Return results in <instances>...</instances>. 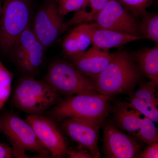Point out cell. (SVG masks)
I'll list each match as a JSON object with an SVG mask.
<instances>
[{
    "instance_id": "cell-10",
    "label": "cell",
    "mask_w": 158,
    "mask_h": 158,
    "mask_svg": "<svg viewBox=\"0 0 158 158\" xmlns=\"http://www.w3.org/2000/svg\"><path fill=\"white\" fill-rule=\"evenodd\" d=\"M91 23L101 28L143 37L140 34L139 24L135 16L125 9L118 0H109L104 8Z\"/></svg>"
},
{
    "instance_id": "cell-25",
    "label": "cell",
    "mask_w": 158,
    "mask_h": 158,
    "mask_svg": "<svg viewBox=\"0 0 158 158\" xmlns=\"http://www.w3.org/2000/svg\"><path fill=\"white\" fill-rule=\"evenodd\" d=\"M141 158H158V143L154 142L148 145L139 156Z\"/></svg>"
},
{
    "instance_id": "cell-22",
    "label": "cell",
    "mask_w": 158,
    "mask_h": 158,
    "mask_svg": "<svg viewBox=\"0 0 158 158\" xmlns=\"http://www.w3.org/2000/svg\"><path fill=\"white\" fill-rule=\"evenodd\" d=\"M130 13L135 17L141 15L152 4L153 0H118Z\"/></svg>"
},
{
    "instance_id": "cell-18",
    "label": "cell",
    "mask_w": 158,
    "mask_h": 158,
    "mask_svg": "<svg viewBox=\"0 0 158 158\" xmlns=\"http://www.w3.org/2000/svg\"><path fill=\"white\" fill-rule=\"evenodd\" d=\"M109 0H87L80 10L76 11L73 17L67 23L69 26L93 22L104 8Z\"/></svg>"
},
{
    "instance_id": "cell-28",
    "label": "cell",
    "mask_w": 158,
    "mask_h": 158,
    "mask_svg": "<svg viewBox=\"0 0 158 158\" xmlns=\"http://www.w3.org/2000/svg\"><path fill=\"white\" fill-rule=\"evenodd\" d=\"M2 0H0V18H1V14H2Z\"/></svg>"
},
{
    "instance_id": "cell-7",
    "label": "cell",
    "mask_w": 158,
    "mask_h": 158,
    "mask_svg": "<svg viewBox=\"0 0 158 158\" xmlns=\"http://www.w3.org/2000/svg\"><path fill=\"white\" fill-rule=\"evenodd\" d=\"M59 13L56 0H51L37 11L32 30L46 49L69 28Z\"/></svg>"
},
{
    "instance_id": "cell-14",
    "label": "cell",
    "mask_w": 158,
    "mask_h": 158,
    "mask_svg": "<svg viewBox=\"0 0 158 158\" xmlns=\"http://www.w3.org/2000/svg\"><path fill=\"white\" fill-rule=\"evenodd\" d=\"M115 53L92 46L84 54L71 59L73 64L90 79L96 76L110 64Z\"/></svg>"
},
{
    "instance_id": "cell-3",
    "label": "cell",
    "mask_w": 158,
    "mask_h": 158,
    "mask_svg": "<svg viewBox=\"0 0 158 158\" xmlns=\"http://www.w3.org/2000/svg\"><path fill=\"white\" fill-rule=\"evenodd\" d=\"M59 96L45 81L25 77L16 85L12 102L15 108L29 115H42L57 102Z\"/></svg>"
},
{
    "instance_id": "cell-12",
    "label": "cell",
    "mask_w": 158,
    "mask_h": 158,
    "mask_svg": "<svg viewBox=\"0 0 158 158\" xmlns=\"http://www.w3.org/2000/svg\"><path fill=\"white\" fill-rule=\"evenodd\" d=\"M62 120V129L73 140L88 150L94 157H100L98 144L99 125L75 117Z\"/></svg>"
},
{
    "instance_id": "cell-19",
    "label": "cell",
    "mask_w": 158,
    "mask_h": 158,
    "mask_svg": "<svg viewBox=\"0 0 158 158\" xmlns=\"http://www.w3.org/2000/svg\"><path fill=\"white\" fill-rule=\"evenodd\" d=\"M139 31L142 37L158 44V15L157 13L145 11L141 15Z\"/></svg>"
},
{
    "instance_id": "cell-6",
    "label": "cell",
    "mask_w": 158,
    "mask_h": 158,
    "mask_svg": "<svg viewBox=\"0 0 158 158\" xmlns=\"http://www.w3.org/2000/svg\"><path fill=\"white\" fill-rule=\"evenodd\" d=\"M45 81L59 94L67 97L99 93L91 79L65 61L53 62L46 75Z\"/></svg>"
},
{
    "instance_id": "cell-24",
    "label": "cell",
    "mask_w": 158,
    "mask_h": 158,
    "mask_svg": "<svg viewBox=\"0 0 158 158\" xmlns=\"http://www.w3.org/2000/svg\"><path fill=\"white\" fill-rule=\"evenodd\" d=\"M59 13L63 16L81 9L87 0H56Z\"/></svg>"
},
{
    "instance_id": "cell-15",
    "label": "cell",
    "mask_w": 158,
    "mask_h": 158,
    "mask_svg": "<svg viewBox=\"0 0 158 158\" xmlns=\"http://www.w3.org/2000/svg\"><path fill=\"white\" fill-rule=\"evenodd\" d=\"M87 31L91 39L92 46L103 49L121 48L128 43L144 38L101 28L94 26L92 23H88Z\"/></svg>"
},
{
    "instance_id": "cell-5",
    "label": "cell",
    "mask_w": 158,
    "mask_h": 158,
    "mask_svg": "<svg viewBox=\"0 0 158 158\" xmlns=\"http://www.w3.org/2000/svg\"><path fill=\"white\" fill-rule=\"evenodd\" d=\"M30 0H4L0 18V49L10 53L21 34L31 27Z\"/></svg>"
},
{
    "instance_id": "cell-23",
    "label": "cell",
    "mask_w": 158,
    "mask_h": 158,
    "mask_svg": "<svg viewBox=\"0 0 158 158\" xmlns=\"http://www.w3.org/2000/svg\"><path fill=\"white\" fill-rule=\"evenodd\" d=\"M131 106L143 113L154 123L158 122V110L138 98L132 96L128 102Z\"/></svg>"
},
{
    "instance_id": "cell-4",
    "label": "cell",
    "mask_w": 158,
    "mask_h": 158,
    "mask_svg": "<svg viewBox=\"0 0 158 158\" xmlns=\"http://www.w3.org/2000/svg\"><path fill=\"white\" fill-rule=\"evenodd\" d=\"M0 128L11 144L13 157L30 158L26 152L37 153L40 158L51 156L31 125L15 113L6 112L0 115Z\"/></svg>"
},
{
    "instance_id": "cell-16",
    "label": "cell",
    "mask_w": 158,
    "mask_h": 158,
    "mask_svg": "<svg viewBox=\"0 0 158 158\" xmlns=\"http://www.w3.org/2000/svg\"><path fill=\"white\" fill-rule=\"evenodd\" d=\"M87 27L88 23L79 24L63 40L62 44L63 52L71 59L84 54L91 44Z\"/></svg>"
},
{
    "instance_id": "cell-9",
    "label": "cell",
    "mask_w": 158,
    "mask_h": 158,
    "mask_svg": "<svg viewBox=\"0 0 158 158\" xmlns=\"http://www.w3.org/2000/svg\"><path fill=\"white\" fill-rule=\"evenodd\" d=\"M45 50L31 27L21 34L10 53L21 70L33 73L42 65Z\"/></svg>"
},
{
    "instance_id": "cell-2",
    "label": "cell",
    "mask_w": 158,
    "mask_h": 158,
    "mask_svg": "<svg viewBox=\"0 0 158 158\" xmlns=\"http://www.w3.org/2000/svg\"><path fill=\"white\" fill-rule=\"evenodd\" d=\"M110 100V97L99 93L77 94L68 97L49 109L48 115L57 120L77 117L100 125L107 115Z\"/></svg>"
},
{
    "instance_id": "cell-27",
    "label": "cell",
    "mask_w": 158,
    "mask_h": 158,
    "mask_svg": "<svg viewBox=\"0 0 158 158\" xmlns=\"http://www.w3.org/2000/svg\"><path fill=\"white\" fill-rule=\"evenodd\" d=\"M13 157V152L11 147L0 143V158H10Z\"/></svg>"
},
{
    "instance_id": "cell-21",
    "label": "cell",
    "mask_w": 158,
    "mask_h": 158,
    "mask_svg": "<svg viewBox=\"0 0 158 158\" xmlns=\"http://www.w3.org/2000/svg\"><path fill=\"white\" fill-rule=\"evenodd\" d=\"M13 74L4 66L0 60V110L9 98Z\"/></svg>"
},
{
    "instance_id": "cell-8",
    "label": "cell",
    "mask_w": 158,
    "mask_h": 158,
    "mask_svg": "<svg viewBox=\"0 0 158 158\" xmlns=\"http://www.w3.org/2000/svg\"><path fill=\"white\" fill-rule=\"evenodd\" d=\"M115 119L120 129L148 145L158 142V129L154 122L128 102L119 105Z\"/></svg>"
},
{
    "instance_id": "cell-20",
    "label": "cell",
    "mask_w": 158,
    "mask_h": 158,
    "mask_svg": "<svg viewBox=\"0 0 158 158\" xmlns=\"http://www.w3.org/2000/svg\"><path fill=\"white\" fill-rule=\"evenodd\" d=\"M158 86L152 81L143 83L133 96L138 98L151 106L158 109Z\"/></svg>"
},
{
    "instance_id": "cell-26",
    "label": "cell",
    "mask_w": 158,
    "mask_h": 158,
    "mask_svg": "<svg viewBox=\"0 0 158 158\" xmlns=\"http://www.w3.org/2000/svg\"><path fill=\"white\" fill-rule=\"evenodd\" d=\"M67 156L69 158H93V156L90 153L83 151L68 150Z\"/></svg>"
},
{
    "instance_id": "cell-11",
    "label": "cell",
    "mask_w": 158,
    "mask_h": 158,
    "mask_svg": "<svg viewBox=\"0 0 158 158\" xmlns=\"http://www.w3.org/2000/svg\"><path fill=\"white\" fill-rule=\"evenodd\" d=\"M26 121L31 125L40 141L54 158L67 156V144L54 119L42 115H29Z\"/></svg>"
},
{
    "instance_id": "cell-1",
    "label": "cell",
    "mask_w": 158,
    "mask_h": 158,
    "mask_svg": "<svg viewBox=\"0 0 158 158\" xmlns=\"http://www.w3.org/2000/svg\"><path fill=\"white\" fill-rule=\"evenodd\" d=\"M140 76V71L131 56L119 52L115 53L104 70L91 80L99 93L110 97L130 90Z\"/></svg>"
},
{
    "instance_id": "cell-13",
    "label": "cell",
    "mask_w": 158,
    "mask_h": 158,
    "mask_svg": "<svg viewBox=\"0 0 158 158\" xmlns=\"http://www.w3.org/2000/svg\"><path fill=\"white\" fill-rule=\"evenodd\" d=\"M104 146L108 158L137 157L141 145L132 137L108 124L103 129Z\"/></svg>"
},
{
    "instance_id": "cell-17",
    "label": "cell",
    "mask_w": 158,
    "mask_h": 158,
    "mask_svg": "<svg viewBox=\"0 0 158 158\" xmlns=\"http://www.w3.org/2000/svg\"><path fill=\"white\" fill-rule=\"evenodd\" d=\"M135 58L143 73L158 86V44L151 48L139 50Z\"/></svg>"
},
{
    "instance_id": "cell-29",
    "label": "cell",
    "mask_w": 158,
    "mask_h": 158,
    "mask_svg": "<svg viewBox=\"0 0 158 158\" xmlns=\"http://www.w3.org/2000/svg\"><path fill=\"white\" fill-rule=\"evenodd\" d=\"M1 132H2V131H1V128H0V133H1Z\"/></svg>"
}]
</instances>
